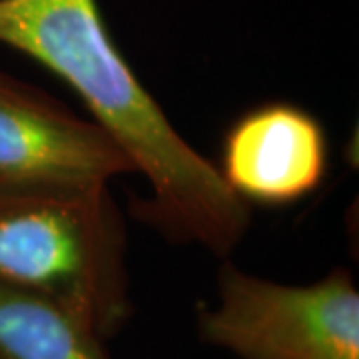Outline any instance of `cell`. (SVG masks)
<instances>
[{"mask_svg":"<svg viewBox=\"0 0 359 359\" xmlns=\"http://www.w3.org/2000/svg\"><path fill=\"white\" fill-rule=\"evenodd\" d=\"M0 44L65 80L142 174L134 216L172 244L226 257L250 228V205L218 166L182 138L108 34L96 0H0Z\"/></svg>","mask_w":359,"mask_h":359,"instance_id":"1","label":"cell"},{"mask_svg":"<svg viewBox=\"0 0 359 359\" xmlns=\"http://www.w3.org/2000/svg\"><path fill=\"white\" fill-rule=\"evenodd\" d=\"M0 283L50 302L100 339L132 316L126 230L108 184L0 182Z\"/></svg>","mask_w":359,"mask_h":359,"instance_id":"2","label":"cell"},{"mask_svg":"<svg viewBox=\"0 0 359 359\" xmlns=\"http://www.w3.org/2000/svg\"><path fill=\"white\" fill-rule=\"evenodd\" d=\"M198 334L240 359H359V292L346 269L283 285L226 262L216 306L198 313Z\"/></svg>","mask_w":359,"mask_h":359,"instance_id":"3","label":"cell"},{"mask_svg":"<svg viewBox=\"0 0 359 359\" xmlns=\"http://www.w3.org/2000/svg\"><path fill=\"white\" fill-rule=\"evenodd\" d=\"M122 148L94 120L0 68V182H104L132 174Z\"/></svg>","mask_w":359,"mask_h":359,"instance_id":"4","label":"cell"},{"mask_svg":"<svg viewBox=\"0 0 359 359\" xmlns=\"http://www.w3.org/2000/svg\"><path fill=\"white\" fill-rule=\"evenodd\" d=\"M218 170L245 204H292L325 178V130L316 116L295 104H262L231 124Z\"/></svg>","mask_w":359,"mask_h":359,"instance_id":"5","label":"cell"},{"mask_svg":"<svg viewBox=\"0 0 359 359\" xmlns=\"http://www.w3.org/2000/svg\"><path fill=\"white\" fill-rule=\"evenodd\" d=\"M0 359H110L104 339L65 309L0 283Z\"/></svg>","mask_w":359,"mask_h":359,"instance_id":"6","label":"cell"}]
</instances>
